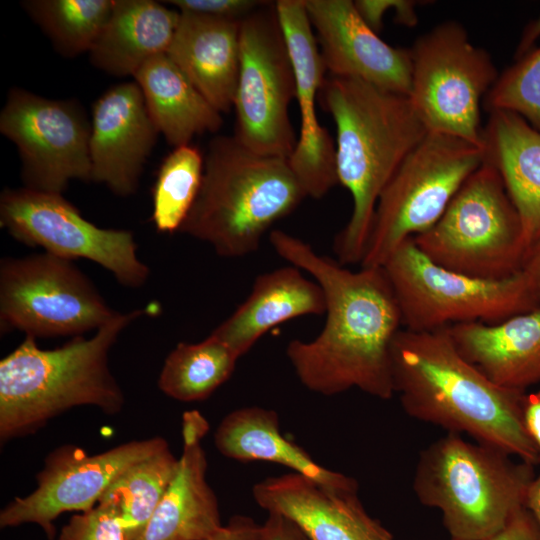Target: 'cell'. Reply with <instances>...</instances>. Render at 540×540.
Here are the masks:
<instances>
[{
    "label": "cell",
    "mask_w": 540,
    "mask_h": 540,
    "mask_svg": "<svg viewBox=\"0 0 540 540\" xmlns=\"http://www.w3.org/2000/svg\"><path fill=\"white\" fill-rule=\"evenodd\" d=\"M263 525L244 516H233L226 525L204 540H262Z\"/></svg>",
    "instance_id": "cell-35"
},
{
    "label": "cell",
    "mask_w": 540,
    "mask_h": 540,
    "mask_svg": "<svg viewBox=\"0 0 540 540\" xmlns=\"http://www.w3.org/2000/svg\"><path fill=\"white\" fill-rule=\"evenodd\" d=\"M319 96L336 125L338 183L353 200L334 252L343 266L361 264L382 190L429 131L409 96L359 79L328 75Z\"/></svg>",
    "instance_id": "cell-3"
},
{
    "label": "cell",
    "mask_w": 540,
    "mask_h": 540,
    "mask_svg": "<svg viewBox=\"0 0 540 540\" xmlns=\"http://www.w3.org/2000/svg\"><path fill=\"white\" fill-rule=\"evenodd\" d=\"M391 370L394 393L410 417L540 463L524 426L525 392L489 380L459 353L448 328H402L391 346Z\"/></svg>",
    "instance_id": "cell-2"
},
{
    "label": "cell",
    "mask_w": 540,
    "mask_h": 540,
    "mask_svg": "<svg viewBox=\"0 0 540 540\" xmlns=\"http://www.w3.org/2000/svg\"><path fill=\"white\" fill-rule=\"evenodd\" d=\"M490 540H540V530L530 512L522 508L505 528Z\"/></svg>",
    "instance_id": "cell-36"
},
{
    "label": "cell",
    "mask_w": 540,
    "mask_h": 540,
    "mask_svg": "<svg viewBox=\"0 0 540 540\" xmlns=\"http://www.w3.org/2000/svg\"><path fill=\"white\" fill-rule=\"evenodd\" d=\"M177 8L179 12L192 13L211 18L242 21L267 1L256 0H169L163 1Z\"/></svg>",
    "instance_id": "cell-34"
},
{
    "label": "cell",
    "mask_w": 540,
    "mask_h": 540,
    "mask_svg": "<svg viewBox=\"0 0 540 540\" xmlns=\"http://www.w3.org/2000/svg\"><path fill=\"white\" fill-rule=\"evenodd\" d=\"M117 313L71 260L44 252L0 262L1 332L73 338Z\"/></svg>",
    "instance_id": "cell-11"
},
{
    "label": "cell",
    "mask_w": 540,
    "mask_h": 540,
    "mask_svg": "<svg viewBox=\"0 0 540 540\" xmlns=\"http://www.w3.org/2000/svg\"><path fill=\"white\" fill-rule=\"evenodd\" d=\"M540 37V13L538 17L529 23V25L524 29L522 37L518 43L517 49L515 51V58L518 59L528 53L533 44Z\"/></svg>",
    "instance_id": "cell-40"
},
{
    "label": "cell",
    "mask_w": 540,
    "mask_h": 540,
    "mask_svg": "<svg viewBox=\"0 0 540 540\" xmlns=\"http://www.w3.org/2000/svg\"><path fill=\"white\" fill-rule=\"evenodd\" d=\"M296 80L275 3L240 23V67L234 100V137L259 154L289 158L296 137L289 105Z\"/></svg>",
    "instance_id": "cell-12"
},
{
    "label": "cell",
    "mask_w": 540,
    "mask_h": 540,
    "mask_svg": "<svg viewBox=\"0 0 540 540\" xmlns=\"http://www.w3.org/2000/svg\"><path fill=\"white\" fill-rule=\"evenodd\" d=\"M533 465L448 432L420 453L413 490L442 512L451 540H490L525 508Z\"/></svg>",
    "instance_id": "cell-6"
},
{
    "label": "cell",
    "mask_w": 540,
    "mask_h": 540,
    "mask_svg": "<svg viewBox=\"0 0 540 540\" xmlns=\"http://www.w3.org/2000/svg\"><path fill=\"white\" fill-rule=\"evenodd\" d=\"M521 271L540 303V241L527 253Z\"/></svg>",
    "instance_id": "cell-39"
},
{
    "label": "cell",
    "mask_w": 540,
    "mask_h": 540,
    "mask_svg": "<svg viewBox=\"0 0 540 540\" xmlns=\"http://www.w3.org/2000/svg\"><path fill=\"white\" fill-rule=\"evenodd\" d=\"M178 465L168 446L129 466L105 490L98 503L116 510L127 540L140 538Z\"/></svg>",
    "instance_id": "cell-28"
},
{
    "label": "cell",
    "mask_w": 540,
    "mask_h": 540,
    "mask_svg": "<svg viewBox=\"0 0 540 540\" xmlns=\"http://www.w3.org/2000/svg\"><path fill=\"white\" fill-rule=\"evenodd\" d=\"M114 0H26L21 6L66 58L89 53L103 30Z\"/></svg>",
    "instance_id": "cell-30"
},
{
    "label": "cell",
    "mask_w": 540,
    "mask_h": 540,
    "mask_svg": "<svg viewBox=\"0 0 540 540\" xmlns=\"http://www.w3.org/2000/svg\"><path fill=\"white\" fill-rule=\"evenodd\" d=\"M240 23L180 12L166 52L220 113L234 106L240 67Z\"/></svg>",
    "instance_id": "cell-21"
},
{
    "label": "cell",
    "mask_w": 540,
    "mask_h": 540,
    "mask_svg": "<svg viewBox=\"0 0 540 540\" xmlns=\"http://www.w3.org/2000/svg\"><path fill=\"white\" fill-rule=\"evenodd\" d=\"M325 310V295L315 280L294 265L281 267L257 276L245 301L211 335L241 357L272 328Z\"/></svg>",
    "instance_id": "cell-23"
},
{
    "label": "cell",
    "mask_w": 540,
    "mask_h": 540,
    "mask_svg": "<svg viewBox=\"0 0 540 540\" xmlns=\"http://www.w3.org/2000/svg\"><path fill=\"white\" fill-rule=\"evenodd\" d=\"M448 330L459 353L498 386L525 392L540 383V306L497 324Z\"/></svg>",
    "instance_id": "cell-22"
},
{
    "label": "cell",
    "mask_w": 540,
    "mask_h": 540,
    "mask_svg": "<svg viewBox=\"0 0 540 540\" xmlns=\"http://www.w3.org/2000/svg\"><path fill=\"white\" fill-rule=\"evenodd\" d=\"M262 525V540H309L293 521L279 513L268 512Z\"/></svg>",
    "instance_id": "cell-37"
},
{
    "label": "cell",
    "mask_w": 540,
    "mask_h": 540,
    "mask_svg": "<svg viewBox=\"0 0 540 540\" xmlns=\"http://www.w3.org/2000/svg\"><path fill=\"white\" fill-rule=\"evenodd\" d=\"M166 447L168 443L162 437L128 441L93 455L76 445L59 446L45 457L36 475L35 490L15 497L1 510L0 527L37 524L52 540L59 515L95 507L125 469Z\"/></svg>",
    "instance_id": "cell-15"
},
{
    "label": "cell",
    "mask_w": 540,
    "mask_h": 540,
    "mask_svg": "<svg viewBox=\"0 0 540 540\" xmlns=\"http://www.w3.org/2000/svg\"><path fill=\"white\" fill-rule=\"evenodd\" d=\"M0 225L14 239L67 260L84 258L110 271L125 287L139 288L149 267L137 256L131 231L100 228L82 217L60 193L4 188Z\"/></svg>",
    "instance_id": "cell-13"
},
{
    "label": "cell",
    "mask_w": 540,
    "mask_h": 540,
    "mask_svg": "<svg viewBox=\"0 0 540 540\" xmlns=\"http://www.w3.org/2000/svg\"><path fill=\"white\" fill-rule=\"evenodd\" d=\"M239 358L211 334L198 343L180 342L164 361L158 387L178 401L205 400L230 378Z\"/></svg>",
    "instance_id": "cell-29"
},
{
    "label": "cell",
    "mask_w": 540,
    "mask_h": 540,
    "mask_svg": "<svg viewBox=\"0 0 540 540\" xmlns=\"http://www.w3.org/2000/svg\"><path fill=\"white\" fill-rule=\"evenodd\" d=\"M144 313L118 312L92 337H73L54 349H41L35 337L26 335L0 361L1 442L35 433L78 406L118 414L125 397L110 370L108 354L122 330Z\"/></svg>",
    "instance_id": "cell-4"
},
{
    "label": "cell",
    "mask_w": 540,
    "mask_h": 540,
    "mask_svg": "<svg viewBox=\"0 0 540 540\" xmlns=\"http://www.w3.org/2000/svg\"><path fill=\"white\" fill-rule=\"evenodd\" d=\"M413 240L437 265L481 279L512 276L526 257L518 212L498 170L486 160L437 222Z\"/></svg>",
    "instance_id": "cell-7"
},
{
    "label": "cell",
    "mask_w": 540,
    "mask_h": 540,
    "mask_svg": "<svg viewBox=\"0 0 540 540\" xmlns=\"http://www.w3.org/2000/svg\"><path fill=\"white\" fill-rule=\"evenodd\" d=\"M395 294L403 328L425 332L456 324H497L540 306L522 271L504 279L464 275L426 257L413 238L382 266Z\"/></svg>",
    "instance_id": "cell-8"
},
{
    "label": "cell",
    "mask_w": 540,
    "mask_h": 540,
    "mask_svg": "<svg viewBox=\"0 0 540 540\" xmlns=\"http://www.w3.org/2000/svg\"><path fill=\"white\" fill-rule=\"evenodd\" d=\"M214 443L227 458L280 464L328 487L358 492L354 478L324 468L302 447L284 437L274 410L248 406L230 412L217 426Z\"/></svg>",
    "instance_id": "cell-26"
},
{
    "label": "cell",
    "mask_w": 540,
    "mask_h": 540,
    "mask_svg": "<svg viewBox=\"0 0 540 540\" xmlns=\"http://www.w3.org/2000/svg\"><path fill=\"white\" fill-rule=\"evenodd\" d=\"M275 9L294 68L301 117L300 137L288 162L307 197L319 199L338 184L336 145L316 113L326 69L304 0H278Z\"/></svg>",
    "instance_id": "cell-16"
},
{
    "label": "cell",
    "mask_w": 540,
    "mask_h": 540,
    "mask_svg": "<svg viewBox=\"0 0 540 540\" xmlns=\"http://www.w3.org/2000/svg\"><path fill=\"white\" fill-rule=\"evenodd\" d=\"M158 135L138 84L111 87L93 105L91 181L117 196L134 194Z\"/></svg>",
    "instance_id": "cell-18"
},
{
    "label": "cell",
    "mask_w": 540,
    "mask_h": 540,
    "mask_svg": "<svg viewBox=\"0 0 540 540\" xmlns=\"http://www.w3.org/2000/svg\"><path fill=\"white\" fill-rule=\"evenodd\" d=\"M523 421L529 436L540 452V390L525 395Z\"/></svg>",
    "instance_id": "cell-38"
},
{
    "label": "cell",
    "mask_w": 540,
    "mask_h": 540,
    "mask_svg": "<svg viewBox=\"0 0 540 540\" xmlns=\"http://www.w3.org/2000/svg\"><path fill=\"white\" fill-rule=\"evenodd\" d=\"M209 431L198 411L182 415V454L177 471L138 540H204L223 525L217 497L207 482L202 440Z\"/></svg>",
    "instance_id": "cell-20"
},
{
    "label": "cell",
    "mask_w": 540,
    "mask_h": 540,
    "mask_svg": "<svg viewBox=\"0 0 540 540\" xmlns=\"http://www.w3.org/2000/svg\"><path fill=\"white\" fill-rule=\"evenodd\" d=\"M328 75L355 78L409 96V49L393 47L370 29L352 0H304Z\"/></svg>",
    "instance_id": "cell-17"
},
{
    "label": "cell",
    "mask_w": 540,
    "mask_h": 540,
    "mask_svg": "<svg viewBox=\"0 0 540 540\" xmlns=\"http://www.w3.org/2000/svg\"><path fill=\"white\" fill-rule=\"evenodd\" d=\"M159 134L174 147L190 144L223 125L216 110L186 78L166 53L144 63L133 76Z\"/></svg>",
    "instance_id": "cell-27"
},
{
    "label": "cell",
    "mask_w": 540,
    "mask_h": 540,
    "mask_svg": "<svg viewBox=\"0 0 540 540\" xmlns=\"http://www.w3.org/2000/svg\"><path fill=\"white\" fill-rule=\"evenodd\" d=\"M306 197L287 158L254 152L233 135L217 136L208 145L201 187L179 232L208 243L221 257H244Z\"/></svg>",
    "instance_id": "cell-5"
},
{
    "label": "cell",
    "mask_w": 540,
    "mask_h": 540,
    "mask_svg": "<svg viewBox=\"0 0 540 540\" xmlns=\"http://www.w3.org/2000/svg\"><path fill=\"white\" fill-rule=\"evenodd\" d=\"M489 113L512 112L540 131V46L498 75L483 99Z\"/></svg>",
    "instance_id": "cell-32"
},
{
    "label": "cell",
    "mask_w": 540,
    "mask_h": 540,
    "mask_svg": "<svg viewBox=\"0 0 540 540\" xmlns=\"http://www.w3.org/2000/svg\"><path fill=\"white\" fill-rule=\"evenodd\" d=\"M0 132L18 150L24 187L62 194L71 180L91 181V123L76 100L14 87L0 113Z\"/></svg>",
    "instance_id": "cell-14"
},
{
    "label": "cell",
    "mask_w": 540,
    "mask_h": 540,
    "mask_svg": "<svg viewBox=\"0 0 540 540\" xmlns=\"http://www.w3.org/2000/svg\"><path fill=\"white\" fill-rule=\"evenodd\" d=\"M252 496L267 512L293 521L309 540H393L366 512L357 492L331 488L296 472L259 481Z\"/></svg>",
    "instance_id": "cell-19"
},
{
    "label": "cell",
    "mask_w": 540,
    "mask_h": 540,
    "mask_svg": "<svg viewBox=\"0 0 540 540\" xmlns=\"http://www.w3.org/2000/svg\"><path fill=\"white\" fill-rule=\"evenodd\" d=\"M57 540H127L116 510L98 503L85 512L71 517Z\"/></svg>",
    "instance_id": "cell-33"
},
{
    "label": "cell",
    "mask_w": 540,
    "mask_h": 540,
    "mask_svg": "<svg viewBox=\"0 0 540 540\" xmlns=\"http://www.w3.org/2000/svg\"><path fill=\"white\" fill-rule=\"evenodd\" d=\"M484 160L499 172L520 217L526 255L540 241V131L512 112L489 113Z\"/></svg>",
    "instance_id": "cell-24"
},
{
    "label": "cell",
    "mask_w": 540,
    "mask_h": 540,
    "mask_svg": "<svg viewBox=\"0 0 540 540\" xmlns=\"http://www.w3.org/2000/svg\"><path fill=\"white\" fill-rule=\"evenodd\" d=\"M204 156L191 144L175 147L160 165L152 188V221L157 231H179L199 193Z\"/></svg>",
    "instance_id": "cell-31"
},
{
    "label": "cell",
    "mask_w": 540,
    "mask_h": 540,
    "mask_svg": "<svg viewBox=\"0 0 540 540\" xmlns=\"http://www.w3.org/2000/svg\"><path fill=\"white\" fill-rule=\"evenodd\" d=\"M178 10L153 0H114L110 16L90 50L91 63L115 76H134L149 59L167 52Z\"/></svg>",
    "instance_id": "cell-25"
},
{
    "label": "cell",
    "mask_w": 540,
    "mask_h": 540,
    "mask_svg": "<svg viewBox=\"0 0 540 540\" xmlns=\"http://www.w3.org/2000/svg\"><path fill=\"white\" fill-rule=\"evenodd\" d=\"M483 161L482 147L428 132L382 190L360 266L382 267L403 242L433 226Z\"/></svg>",
    "instance_id": "cell-9"
},
{
    "label": "cell",
    "mask_w": 540,
    "mask_h": 540,
    "mask_svg": "<svg viewBox=\"0 0 540 540\" xmlns=\"http://www.w3.org/2000/svg\"><path fill=\"white\" fill-rule=\"evenodd\" d=\"M525 508L530 512L540 530V473L534 476L528 487Z\"/></svg>",
    "instance_id": "cell-41"
},
{
    "label": "cell",
    "mask_w": 540,
    "mask_h": 540,
    "mask_svg": "<svg viewBox=\"0 0 540 540\" xmlns=\"http://www.w3.org/2000/svg\"><path fill=\"white\" fill-rule=\"evenodd\" d=\"M409 52V98L428 131L483 148L480 104L499 75L489 53L453 20L420 35Z\"/></svg>",
    "instance_id": "cell-10"
},
{
    "label": "cell",
    "mask_w": 540,
    "mask_h": 540,
    "mask_svg": "<svg viewBox=\"0 0 540 540\" xmlns=\"http://www.w3.org/2000/svg\"><path fill=\"white\" fill-rule=\"evenodd\" d=\"M269 240L281 258L309 273L325 295L321 332L311 341L291 340L286 347L299 381L324 396L357 388L391 399V346L403 325L383 267L351 271L282 230L271 231Z\"/></svg>",
    "instance_id": "cell-1"
}]
</instances>
